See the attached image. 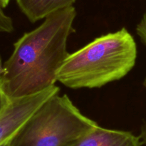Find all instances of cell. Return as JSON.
<instances>
[{
	"mask_svg": "<svg viewBox=\"0 0 146 146\" xmlns=\"http://www.w3.org/2000/svg\"><path fill=\"white\" fill-rule=\"evenodd\" d=\"M137 35L146 46V10L136 26Z\"/></svg>",
	"mask_w": 146,
	"mask_h": 146,
	"instance_id": "8",
	"label": "cell"
},
{
	"mask_svg": "<svg viewBox=\"0 0 146 146\" xmlns=\"http://www.w3.org/2000/svg\"><path fill=\"white\" fill-rule=\"evenodd\" d=\"M9 101V98L7 96V95L5 94L4 90L0 86V115L2 113L4 110L5 109L7 106L8 105Z\"/></svg>",
	"mask_w": 146,
	"mask_h": 146,
	"instance_id": "9",
	"label": "cell"
},
{
	"mask_svg": "<svg viewBox=\"0 0 146 146\" xmlns=\"http://www.w3.org/2000/svg\"><path fill=\"white\" fill-rule=\"evenodd\" d=\"M66 95L48 98L10 140L9 146H71L98 126Z\"/></svg>",
	"mask_w": 146,
	"mask_h": 146,
	"instance_id": "3",
	"label": "cell"
},
{
	"mask_svg": "<svg viewBox=\"0 0 146 146\" xmlns=\"http://www.w3.org/2000/svg\"><path fill=\"white\" fill-rule=\"evenodd\" d=\"M137 55L135 39L123 27L69 54L57 81L71 89L101 88L125 77L135 66Z\"/></svg>",
	"mask_w": 146,
	"mask_h": 146,
	"instance_id": "2",
	"label": "cell"
},
{
	"mask_svg": "<svg viewBox=\"0 0 146 146\" xmlns=\"http://www.w3.org/2000/svg\"><path fill=\"white\" fill-rule=\"evenodd\" d=\"M140 136L129 131L102 128L99 125L71 146H141Z\"/></svg>",
	"mask_w": 146,
	"mask_h": 146,
	"instance_id": "5",
	"label": "cell"
},
{
	"mask_svg": "<svg viewBox=\"0 0 146 146\" xmlns=\"http://www.w3.org/2000/svg\"><path fill=\"white\" fill-rule=\"evenodd\" d=\"M59 91L55 85L36 94L10 99L0 115V145L10 141L36 111Z\"/></svg>",
	"mask_w": 146,
	"mask_h": 146,
	"instance_id": "4",
	"label": "cell"
},
{
	"mask_svg": "<svg viewBox=\"0 0 146 146\" xmlns=\"http://www.w3.org/2000/svg\"><path fill=\"white\" fill-rule=\"evenodd\" d=\"M14 31V23L11 17L4 13L0 7V33H11Z\"/></svg>",
	"mask_w": 146,
	"mask_h": 146,
	"instance_id": "7",
	"label": "cell"
},
{
	"mask_svg": "<svg viewBox=\"0 0 146 146\" xmlns=\"http://www.w3.org/2000/svg\"><path fill=\"white\" fill-rule=\"evenodd\" d=\"M21 12L31 23L44 19L58 10L73 6L76 0H15Z\"/></svg>",
	"mask_w": 146,
	"mask_h": 146,
	"instance_id": "6",
	"label": "cell"
},
{
	"mask_svg": "<svg viewBox=\"0 0 146 146\" xmlns=\"http://www.w3.org/2000/svg\"><path fill=\"white\" fill-rule=\"evenodd\" d=\"M9 0H0V7L1 8H5L7 5H8Z\"/></svg>",
	"mask_w": 146,
	"mask_h": 146,
	"instance_id": "11",
	"label": "cell"
},
{
	"mask_svg": "<svg viewBox=\"0 0 146 146\" xmlns=\"http://www.w3.org/2000/svg\"><path fill=\"white\" fill-rule=\"evenodd\" d=\"M9 141H7V142H5V143H4L1 144L0 146H9Z\"/></svg>",
	"mask_w": 146,
	"mask_h": 146,
	"instance_id": "12",
	"label": "cell"
},
{
	"mask_svg": "<svg viewBox=\"0 0 146 146\" xmlns=\"http://www.w3.org/2000/svg\"><path fill=\"white\" fill-rule=\"evenodd\" d=\"M143 86L146 88V76L143 81ZM140 138H141V141L143 144L146 146V121L143 123L141 128V133H140Z\"/></svg>",
	"mask_w": 146,
	"mask_h": 146,
	"instance_id": "10",
	"label": "cell"
},
{
	"mask_svg": "<svg viewBox=\"0 0 146 146\" xmlns=\"http://www.w3.org/2000/svg\"><path fill=\"white\" fill-rule=\"evenodd\" d=\"M76 17L74 6L58 10L14 43L11 56L0 67V86L9 99L55 86L69 55L67 43Z\"/></svg>",
	"mask_w": 146,
	"mask_h": 146,
	"instance_id": "1",
	"label": "cell"
}]
</instances>
